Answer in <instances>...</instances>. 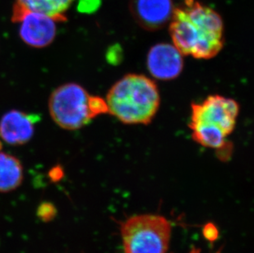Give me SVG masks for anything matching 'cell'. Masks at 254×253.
<instances>
[{
	"label": "cell",
	"instance_id": "1",
	"mask_svg": "<svg viewBox=\"0 0 254 253\" xmlns=\"http://www.w3.org/2000/svg\"><path fill=\"white\" fill-rule=\"evenodd\" d=\"M173 45L183 55L210 60L223 48L224 24L221 16L197 0H185L175 7L170 22Z\"/></svg>",
	"mask_w": 254,
	"mask_h": 253
},
{
	"label": "cell",
	"instance_id": "2",
	"mask_svg": "<svg viewBox=\"0 0 254 253\" xmlns=\"http://www.w3.org/2000/svg\"><path fill=\"white\" fill-rule=\"evenodd\" d=\"M158 87L147 76L127 74L106 96L108 113L125 125H148L160 107Z\"/></svg>",
	"mask_w": 254,
	"mask_h": 253
},
{
	"label": "cell",
	"instance_id": "3",
	"mask_svg": "<svg viewBox=\"0 0 254 253\" xmlns=\"http://www.w3.org/2000/svg\"><path fill=\"white\" fill-rule=\"evenodd\" d=\"M240 106L233 99L210 96L192 105L190 127L192 139L201 146L222 149L236 125Z\"/></svg>",
	"mask_w": 254,
	"mask_h": 253
},
{
	"label": "cell",
	"instance_id": "4",
	"mask_svg": "<svg viewBox=\"0 0 254 253\" xmlns=\"http://www.w3.org/2000/svg\"><path fill=\"white\" fill-rule=\"evenodd\" d=\"M49 110L54 122L66 130L81 128L98 115L108 113L106 101L91 96L73 82L64 84L52 92Z\"/></svg>",
	"mask_w": 254,
	"mask_h": 253
},
{
	"label": "cell",
	"instance_id": "5",
	"mask_svg": "<svg viewBox=\"0 0 254 253\" xmlns=\"http://www.w3.org/2000/svg\"><path fill=\"white\" fill-rule=\"evenodd\" d=\"M121 234L125 253H166L171 225L161 215H135L123 224Z\"/></svg>",
	"mask_w": 254,
	"mask_h": 253
},
{
	"label": "cell",
	"instance_id": "6",
	"mask_svg": "<svg viewBox=\"0 0 254 253\" xmlns=\"http://www.w3.org/2000/svg\"><path fill=\"white\" fill-rule=\"evenodd\" d=\"M146 65L154 78L161 81L174 80L182 72L183 55L174 45L157 44L149 51Z\"/></svg>",
	"mask_w": 254,
	"mask_h": 253
},
{
	"label": "cell",
	"instance_id": "7",
	"mask_svg": "<svg viewBox=\"0 0 254 253\" xmlns=\"http://www.w3.org/2000/svg\"><path fill=\"white\" fill-rule=\"evenodd\" d=\"M173 0H131L129 9L137 24L147 31L163 28L175 11Z\"/></svg>",
	"mask_w": 254,
	"mask_h": 253
},
{
	"label": "cell",
	"instance_id": "8",
	"mask_svg": "<svg viewBox=\"0 0 254 253\" xmlns=\"http://www.w3.org/2000/svg\"><path fill=\"white\" fill-rule=\"evenodd\" d=\"M38 115L12 110L6 113L0 121V137L12 146L27 143L35 133Z\"/></svg>",
	"mask_w": 254,
	"mask_h": 253
},
{
	"label": "cell",
	"instance_id": "9",
	"mask_svg": "<svg viewBox=\"0 0 254 253\" xmlns=\"http://www.w3.org/2000/svg\"><path fill=\"white\" fill-rule=\"evenodd\" d=\"M19 36L27 46L45 48L56 36V22L46 15L28 12L20 19Z\"/></svg>",
	"mask_w": 254,
	"mask_h": 253
},
{
	"label": "cell",
	"instance_id": "10",
	"mask_svg": "<svg viewBox=\"0 0 254 253\" xmlns=\"http://www.w3.org/2000/svg\"><path fill=\"white\" fill-rule=\"evenodd\" d=\"M72 0H15L12 7V21L18 23L28 12L46 15L56 22H65L66 13Z\"/></svg>",
	"mask_w": 254,
	"mask_h": 253
},
{
	"label": "cell",
	"instance_id": "11",
	"mask_svg": "<svg viewBox=\"0 0 254 253\" xmlns=\"http://www.w3.org/2000/svg\"><path fill=\"white\" fill-rule=\"evenodd\" d=\"M24 171L14 155L0 151V192L14 191L22 184Z\"/></svg>",
	"mask_w": 254,
	"mask_h": 253
},
{
	"label": "cell",
	"instance_id": "12",
	"mask_svg": "<svg viewBox=\"0 0 254 253\" xmlns=\"http://www.w3.org/2000/svg\"><path fill=\"white\" fill-rule=\"evenodd\" d=\"M203 235L208 241H215L218 238V229L216 227V225L209 223V224H206L205 227L203 228Z\"/></svg>",
	"mask_w": 254,
	"mask_h": 253
},
{
	"label": "cell",
	"instance_id": "13",
	"mask_svg": "<svg viewBox=\"0 0 254 253\" xmlns=\"http://www.w3.org/2000/svg\"><path fill=\"white\" fill-rule=\"evenodd\" d=\"M38 215L44 220H51L56 215V210L50 204H45L39 209Z\"/></svg>",
	"mask_w": 254,
	"mask_h": 253
},
{
	"label": "cell",
	"instance_id": "14",
	"mask_svg": "<svg viewBox=\"0 0 254 253\" xmlns=\"http://www.w3.org/2000/svg\"><path fill=\"white\" fill-rule=\"evenodd\" d=\"M1 150H2V142L0 141V151H1Z\"/></svg>",
	"mask_w": 254,
	"mask_h": 253
}]
</instances>
